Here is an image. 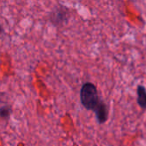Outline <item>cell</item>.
I'll return each mask as SVG.
<instances>
[{"label":"cell","mask_w":146,"mask_h":146,"mask_svg":"<svg viewBox=\"0 0 146 146\" xmlns=\"http://www.w3.org/2000/svg\"><path fill=\"white\" fill-rule=\"evenodd\" d=\"M80 100L85 109L94 112L102 101L99 96L96 86L90 82L83 84L80 90Z\"/></svg>","instance_id":"obj_1"},{"label":"cell","mask_w":146,"mask_h":146,"mask_svg":"<svg viewBox=\"0 0 146 146\" xmlns=\"http://www.w3.org/2000/svg\"><path fill=\"white\" fill-rule=\"evenodd\" d=\"M70 19V11L63 5L55 6L49 14V21L56 27H61L68 23Z\"/></svg>","instance_id":"obj_2"},{"label":"cell","mask_w":146,"mask_h":146,"mask_svg":"<svg viewBox=\"0 0 146 146\" xmlns=\"http://www.w3.org/2000/svg\"><path fill=\"white\" fill-rule=\"evenodd\" d=\"M95 113H96L97 122L100 125L104 124V123L107 122V120L108 119V107L104 102L103 100L101 102V103L99 104V106L96 109Z\"/></svg>","instance_id":"obj_3"},{"label":"cell","mask_w":146,"mask_h":146,"mask_svg":"<svg viewBox=\"0 0 146 146\" xmlns=\"http://www.w3.org/2000/svg\"><path fill=\"white\" fill-rule=\"evenodd\" d=\"M137 102L138 106L146 110V89L143 85H138L137 87Z\"/></svg>","instance_id":"obj_4"},{"label":"cell","mask_w":146,"mask_h":146,"mask_svg":"<svg viewBox=\"0 0 146 146\" xmlns=\"http://www.w3.org/2000/svg\"><path fill=\"white\" fill-rule=\"evenodd\" d=\"M11 114V109L8 107H3L0 108V117L8 118Z\"/></svg>","instance_id":"obj_5"},{"label":"cell","mask_w":146,"mask_h":146,"mask_svg":"<svg viewBox=\"0 0 146 146\" xmlns=\"http://www.w3.org/2000/svg\"><path fill=\"white\" fill-rule=\"evenodd\" d=\"M3 33H4V28L1 25H0V35H1Z\"/></svg>","instance_id":"obj_6"}]
</instances>
